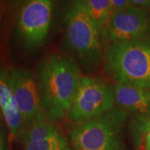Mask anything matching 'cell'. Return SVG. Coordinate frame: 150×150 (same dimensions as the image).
I'll use <instances>...</instances> for the list:
<instances>
[{
    "label": "cell",
    "instance_id": "6da1fadb",
    "mask_svg": "<svg viewBox=\"0 0 150 150\" xmlns=\"http://www.w3.org/2000/svg\"><path fill=\"white\" fill-rule=\"evenodd\" d=\"M81 78L77 64L64 56L51 54L40 63L38 91L43 108L52 119L60 120L68 115Z\"/></svg>",
    "mask_w": 150,
    "mask_h": 150
},
{
    "label": "cell",
    "instance_id": "7a4b0ae2",
    "mask_svg": "<svg viewBox=\"0 0 150 150\" xmlns=\"http://www.w3.org/2000/svg\"><path fill=\"white\" fill-rule=\"evenodd\" d=\"M64 22L67 48L84 69L96 70L102 59L101 32L91 16L87 0H71Z\"/></svg>",
    "mask_w": 150,
    "mask_h": 150
},
{
    "label": "cell",
    "instance_id": "3957f363",
    "mask_svg": "<svg viewBox=\"0 0 150 150\" xmlns=\"http://www.w3.org/2000/svg\"><path fill=\"white\" fill-rule=\"evenodd\" d=\"M104 70L116 83L150 88V37L108 44Z\"/></svg>",
    "mask_w": 150,
    "mask_h": 150
},
{
    "label": "cell",
    "instance_id": "277c9868",
    "mask_svg": "<svg viewBox=\"0 0 150 150\" xmlns=\"http://www.w3.org/2000/svg\"><path fill=\"white\" fill-rule=\"evenodd\" d=\"M127 119L128 112L118 107L74 123L69 133L73 150H128L124 141Z\"/></svg>",
    "mask_w": 150,
    "mask_h": 150
},
{
    "label": "cell",
    "instance_id": "5b68a950",
    "mask_svg": "<svg viewBox=\"0 0 150 150\" xmlns=\"http://www.w3.org/2000/svg\"><path fill=\"white\" fill-rule=\"evenodd\" d=\"M113 88L100 78L82 77L69 113L70 121L81 123L97 118L114 108Z\"/></svg>",
    "mask_w": 150,
    "mask_h": 150
},
{
    "label": "cell",
    "instance_id": "8992f818",
    "mask_svg": "<svg viewBox=\"0 0 150 150\" xmlns=\"http://www.w3.org/2000/svg\"><path fill=\"white\" fill-rule=\"evenodd\" d=\"M53 15L52 0H24L17 19V32L23 43L30 49L46 42Z\"/></svg>",
    "mask_w": 150,
    "mask_h": 150
},
{
    "label": "cell",
    "instance_id": "52a82bcc",
    "mask_svg": "<svg viewBox=\"0 0 150 150\" xmlns=\"http://www.w3.org/2000/svg\"><path fill=\"white\" fill-rule=\"evenodd\" d=\"M102 33L110 43L149 38V11L132 5L114 11Z\"/></svg>",
    "mask_w": 150,
    "mask_h": 150
},
{
    "label": "cell",
    "instance_id": "ba28073f",
    "mask_svg": "<svg viewBox=\"0 0 150 150\" xmlns=\"http://www.w3.org/2000/svg\"><path fill=\"white\" fill-rule=\"evenodd\" d=\"M9 76L11 88L25 128L45 118L38 87L32 74L24 69H13Z\"/></svg>",
    "mask_w": 150,
    "mask_h": 150
},
{
    "label": "cell",
    "instance_id": "9c48e42d",
    "mask_svg": "<svg viewBox=\"0 0 150 150\" xmlns=\"http://www.w3.org/2000/svg\"><path fill=\"white\" fill-rule=\"evenodd\" d=\"M0 109L13 137L21 139L25 123L11 88L9 72L3 69H0Z\"/></svg>",
    "mask_w": 150,
    "mask_h": 150
},
{
    "label": "cell",
    "instance_id": "30bf717a",
    "mask_svg": "<svg viewBox=\"0 0 150 150\" xmlns=\"http://www.w3.org/2000/svg\"><path fill=\"white\" fill-rule=\"evenodd\" d=\"M115 103L133 115L150 112V88L116 83L113 86Z\"/></svg>",
    "mask_w": 150,
    "mask_h": 150
},
{
    "label": "cell",
    "instance_id": "8fae6325",
    "mask_svg": "<svg viewBox=\"0 0 150 150\" xmlns=\"http://www.w3.org/2000/svg\"><path fill=\"white\" fill-rule=\"evenodd\" d=\"M135 150H150V112L133 115L129 123Z\"/></svg>",
    "mask_w": 150,
    "mask_h": 150
},
{
    "label": "cell",
    "instance_id": "7c38bea8",
    "mask_svg": "<svg viewBox=\"0 0 150 150\" xmlns=\"http://www.w3.org/2000/svg\"><path fill=\"white\" fill-rule=\"evenodd\" d=\"M60 133L52 123L45 118L38 120L25 128L22 134L21 140L23 144L46 140Z\"/></svg>",
    "mask_w": 150,
    "mask_h": 150
},
{
    "label": "cell",
    "instance_id": "4fadbf2b",
    "mask_svg": "<svg viewBox=\"0 0 150 150\" xmlns=\"http://www.w3.org/2000/svg\"><path fill=\"white\" fill-rule=\"evenodd\" d=\"M88 9L100 32L102 33L113 13L111 0H87Z\"/></svg>",
    "mask_w": 150,
    "mask_h": 150
},
{
    "label": "cell",
    "instance_id": "5bb4252c",
    "mask_svg": "<svg viewBox=\"0 0 150 150\" xmlns=\"http://www.w3.org/2000/svg\"><path fill=\"white\" fill-rule=\"evenodd\" d=\"M24 144L25 150H70L69 144L65 137L59 133L48 139L30 142Z\"/></svg>",
    "mask_w": 150,
    "mask_h": 150
},
{
    "label": "cell",
    "instance_id": "9a60e30c",
    "mask_svg": "<svg viewBox=\"0 0 150 150\" xmlns=\"http://www.w3.org/2000/svg\"><path fill=\"white\" fill-rule=\"evenodd\" d=\"M130 5L149 10L150 0H129Z\"/></svg>",
    "mask_w": 150,
    "mask_h": 150
},
{
    "label": "cell",
    "instance_id": "2e32d148",
    "mask_svg": "<svg viewBox=\"0 0 150 150\" xmlns=\"http://www.w3.org/2000/svg\"><path fill=\"white\" fill-rule=\"evenodd\" d=\"M111 1H112V4L114 11L123 9V8L130 6L129 0H111Z\"/></svg>",
    "mask_w": 150,
    "mask_h": 150
},
{
    "label": "cell",
    "instance_id": "e0dca14e",
    "mask_svg": "<svg viewBox=\"0 0 150 150\" xmlns=\"http://www.w3.org/2000/svg\"><path fill=\"white\" fill-rule=\"evenodd\" d=\"M6 136L3 128L0 126V150H5Z\"/></svg>",
    "mask_w": 150,
    "mask_h": 150
},
{
    "label": "cell",
    "instance_id": "ac0fdd59",
    "mask_svg": "<svg viewBox=\"0 0 150 150\" xmlns=\"http://www.w3.org/2000/svg\"><path fill=\"white\" fill-rule=\"evenodd\" d=\"M2 19H3V8L0 6V24H1Z\"/></svg>",
    "mask_w": 150,
    "mask_h": 150
},
{
    "label": "cell",
    "instance_id": "d6986e66",
    "mask_svg": "<svg viewBox=\"0 0 150 150\" xmlns=\"http://www.w3.org/2000/svg\"><path fill=\"white\" fill-rule=\"evenodd\" d=\"M5 2V0H0V6L2 7L3 6V4H4V3Z\"/></svg>",
    "mask_w": 150,
    "mask_h": 150
},
{
    "label": "cell",
    "instance_id": "ffe728a7",
    "mask_svg": "<svg viewBox=\"0 0 150 150\" xmlns=\"http://www.w3.org/2000/svg\"><path fill=\"white\" fill-rule=\"evenodd\" d=\"M2 117H3V113H2V111H1V109H0V123H1V121H2Z\"/></svg>",
    "mask_w": 150,
    "mask_h": 150
},
{
    "label": "cell",
    "instance_id": "44dd1931",
    "mask_svg": "<svg viewBox=\"0 0 150 150\" xmlns=\"http://www.w3.org/2000/svg\"><path fill=\"white\" fill-rule=\"evenodd\" d=\"M70 150H71V149H70Z\"/></svg>",
    "mask_w": 150,
    "mask_h": 150
}]
</instances>
